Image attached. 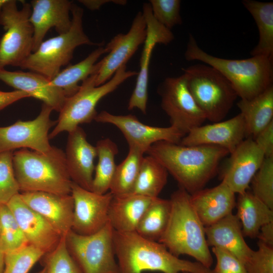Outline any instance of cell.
Returning <instances> with one entry per match:
<instances>
[{
    "label": "cell",
    "instance_id": "obj_32",
    "mask_svg": "<svg viewBox=\"0 0 273 273\" xmlns=\"http://www.w3.org/2000/svg\"><path fill=\"white\" fill-rule=\"evenodd\" d=\"M96 148L98 161L95 168L92 191L104 194L109 192L117 166L115 157L118 149L117 145L109 138L98 141Z\"/></svg>",
    "mask_w": 273,
    "mask_h": 273
},
{
    "label": "cell",
    "instance_id": "obj_49",
    "mask_svg": "<svg viewBox=\"0 0 273 273\" xmlns=\"http://www.w3.org/2000/svg\"><path fill=\"white\" fill-rule=\"evenodd\" d=\"M37 273H47V271L46 268L43 267L41 270L37 272Z\"/></svg>",
    "mask_w": 273,
    "mask_h": 273
},
{
    "label": "cell",
    "instance_id": "obj_51",
    "mask_svg": "<svg viewBox=\"0 0 273 273\" xmlns=\"http://www.w3.org/2000/svg\"><path fill=\"white\" fill-rule=\"evenodd\" d=\"M183 273H189V272H183Z\"/></svg>",
    "mask_w": 273,
    "mask_h": 273
},
{
    "label": "cell",
    "instance_id": "obj_45",
    "mask_svg": "<svg viewBox=\"0 0 273 273\" xmlns=\"http://www.w3.org/2000/svg\"><path fill=\"white\" fill-rule=\"evenodd\" d=\"M257 238L259 242L273 247V221L263 225L260 228Z\"/></svg>",
    "mask_w": 273,
    "mask_h": 273
},
{
    "label": "cell",
    "instance_id": "obj_17",
    "mask_svg": "<svg viewBox=\"0 0 273 273\" xmlns=\"http://www.w3.org/2000/svg\"><path fill=\"white\" fill-rule=\"evenodd\" d=\"M230 154L222 172V180L239 194L247 191L265 156L252 138L244 139Z\"/></svg>",
    "mask_w": 273,
    "mask_h": 273
},
{
    "label": "cell",
    "instance_id": "obj_12",
    "mask_svg": "<svg viewBox=\"0 0 273 273\" xmlns=\"http://www.w3.org/2000/svg\"><path fill=\"white\" fill-rule=\"evenodd\" d=\"M53 110L42 103L35 119L18 120L11 125L0 127V153L23 148L42 153L49 151L52 146L49 142V131L57 123L50 118Z\"/></svg>",
    "mask_w": 273,
    "mask_h": 273
},
{
    "label": "cell",
    "instance_id": "obj_37",
    "mask_svg": "<svg viewBox=\"0 0 273 273\" xmlns=\"http://www.w3.org/2000/svg\"><path fill=\"white\" fill-rule=\"evenodd\" d=\"M47 273H82L66 247L65 236L57 246L41 259Z\"/></svg>",
    "mask_w": 273,
    "mask_h": 273
},
{
    "label": "cell",
    "instance_id": "obj_41",
    "mask_svg": "<svg viewBox=\"0 0 273 273\" xmlns=\"http://www.w3.org/2000/svg\"><path fill=\"white\" fill-rule=\"evenodd\" d=\"M245 264L247 273H273V247L260 242Z\"/></svg>",
    "mask_w": 273,
    "mask_h": 273
},
{
    "label": "cell",
    "instance_id": "obj_4",
    "mask_svg": "<svg viewBox=\"0 0 273 273\" xmlns=\"http://www.w3.org/2000/svg\"><path fill=\"white\" fill-rule=\"evenodd\" d=\"M13 166L20 192L71 194L72 181L65 153L52 146L42 153L23 148L13 152Z\"/></svg>",
    "mask_w": 273,
    "mask_h": 273
},
{
    "label": "cell",
    "instance_id": "obj_27",
    "mask_svg": "<svg viewBox=\"0 0 273 273\" xmlns=\"http://www.w3.org/2000/svg\"><path fill=\"white\" fill-rule=\"evenodd\" d=\"M236 214L241 224L244 237L257 238L260 228L273 221V209L253 194L246 191L238 194Z\"/></svg>",
    "mask_w": 273,
    "mask_h": 273
},
{
    "label": "cell",
    "instance_id": "obj_24",
    "mask_svg": "<svg viewBox=\"0 0 273 273\" xmlns=\"http://www.w3.org/2000/svg\"><path fill=\"white\" fill-rule=\"evenodd\" d=\"M235 193L223 180L215 187L190 194L192 205L204 226L211 225L233 213Z\"/></svg>",
    "mask_w": 273,
    "mask_h": 273
},
{
    "label": "cell",
    "instance_id": "obj_39",
    "mask_svg": "<svg viewBox=\"0 0 273 273\" xmlns=\"http://www.w3.org/2000/svg\"><path fill=\"white\" fill-rule=\"evenodd\" d=\"M13 151L0 153V204H7L20 193L13 166Z\"/></svg>",
    "mask_w": 273,
    "mask_h": 273
},
{
    "label": "cell",
    "instance_id": "obj_33",
    "mask_svg": "<svg viewBox=\"0 0 273 273\" xmlns=\"http://www.w3.org/2000/svg\"><path fill=\"white\" fill-rule=\"evenodd\" d=\"M170 211L169 199L154 198L142 216L135 232L146 238L158 241L166 230Z\"/></svg>",
    "mask_w": 273,
    "mask_h": 273
},
{
    "label": "cell",
    "instance_id": "obj_18",
    "mask_svg": "<svg viewBox=\"0 0 273 273\" xmlns=\"http://www.w3.org/2000/svg\"><path fill=\"white\" fill-rule=\"evenodd\" d=\"M244 119L239 113L226 120L200 125L192 129L181 140L184 146L213 145L224 148L230 154L246 138Z\"/></svg>",
    "mask_w": 273,
    "mask_h": 273
},
{
    "label": "cell",
    "instance_id": "obj_2",
    "mask_svg": "<svg viewBox=\"0 0 273 273\" xmlns=\"http://www.w3.org/2000/svg\"><path fill=\"white\" fill-rule=\"evenodd\" d=\"M113 242L119 273H213L199 262L180 258L161 243L146 238L136 232L114 230Z\"/></svg>",
    "mask_w": 273,
    "mask_h": 273
},
{
    "label": "cell",
    "instance_id": "obj_38",
    "mask_svg": "<svg viewBox=\"0 0 273 273\" xmlns=\"http://www.w3.org/2000/svg\"><path fill=\"white\" fill-rule=\"evenodd\" d=\"M251 183L253 194L273 209V157L264 158Z\"/></svg>",
    "mask_w": 273,
    "mask_h": 273
},
{
    "label": "cell",
    "instance_id": "obj_13",
    "mask_svg": "<svg viewBox=\"0 0 273 273\" xmlns=\"http://www.w3.org/2000/svg\"><path fill=\"white\" fill-rule=\"evenodd\" d=\"M147 33L145 18L142 12H139L129 31L116 35L105 46L108 55L96 64V86L107 82L117 70L126 65L139 46L144 43Z\"/></svg>",
    "mask_w": 273,
    "mask_h": 273
},
{
    "label": "cell",
    "instance_id": "obj_26",
    "mask_svg": "<svg viewBox=\"0 0 273 273\" xmlns=\"http://www.w3.org/2000/svg\"><path fill=\"white\" fill-rule=\"evenodd\" d=\"M153 199L133 194L113 196L108 211V221L113 230L119 232H135Z\"/></svg>",
    "mask_w": 273,
    "mask_h": 273
},
{
    "label": "cell",
    "instance_id": "obj_15",
    "mask_svg": "<svg viewBox=\"0 0 273 273\" xmlns=\"http://www.w3.org/2000/svg\"><path fill=\"white\" fill-rule=\"evenodd\" d=\"M71 195L74 204L72 231L79 235H89L107 223L113 196L110 192L99 194L72 182Z\"/></svg>",
    "mask_w": 273,
    "mask_h": 273
},
{
    "label": "cell",
    "instance_id": "obj_1",
    "mask_svg": "<svg viewBox=\"0 0 273 273\" xmlns=\"http://www.w3.org/2000/svg\"><path fill=\"white\" fill-rule=\"evenodd\" d=\"M158 160L190 194L203 189L229 152L213 145L184 146L160 141L146 153Z\"/></svg>",
    "mask_w": 273,
    "mask_h": 273
},
{
    "label": "cell",
    "instance_id": "obj_44",
    "mask_svg": "<svg viewBox=\"0 0 273 273\" xmlns=\"http://www.w3.org/2000/svg\"><path fill=\"white\" fill-rule=\"evenodd\" d=\"M28 97H31L30 95L23 91L4 92L0 90V111L18 100Z\"/></svg>",
    "mask_w": 273,
    "mask_h": 273
},
{
    "label": "cell",
    "instance_id": "obj_6",
    "mask_svg": "<svg viewBox=\"0 0 273 273\" xmlns=\"http://www.w3.org/2000/svg\"><path fill=\"white\" fill-rule=\"evenodd\" d=\"M71 26L67 32L43 41L19 67L52 79L73 58L75 49L81 45L103 46L92 41L83 30V9L73 3Z\"/></svg>",
    "mask_w": 273,
    "mask_h": 273
},
{
    "label": "cell",
    "instance_id": "obj_36",
    "mask_svg": "<svg viewBox=\"0 0 273 273\" xmlns=\"http://www.w3.org/2000/svg\"><path fill=\"white\" fill-rule=\"evenodd\" d=\"M45 253L39 249L27 244L5 254L4 273H28Z\"/></svg>",
    "mask_w": 273,
    "mask_h": 273
},
{
    "label": "cell",
    "instance_id": "obj_30",
    "mask_svg": "<svg viewBox=\"0 0 273 273\" xmlns=\"http://www.w3.org/2000/svg\"><path fill=\"white\" fill-rule=\"evenodd\" d=\"M108 52L105 46L98 47L81 61L61 70L51 80V83L61 89L66 98L73 96L79 89L78 83L85 79L94 72L98 59Z\"/></svg>",
    "mask_w": 273,
    "mask_h": 273
},
{
    "label": "cell",
    "instance_id": "obj_46",
    "mask_svg": "<svg viewBox=\"0 0 273 273\" xmlns=\"http://www.w3.org/2000/svg\"><path fill=\"white\" fill-rule=\"evenodd\" d=\"M79 2L90 10H99L103 5L109 3H114L117 4L124 5L126 4V1H106V0H80Z\"/></svg>",
    "mask_w": 273,
    "mask_h": 273
},
{
    "label": "cell",
    "instance_id": "obj_43",
    "mask_svg": "<svg viewBox=\"0 0 273 273\" xmlns=\"http://www.w3.org/2000/svg\"><path fill=\"white\" fill-rule=\"evenodd\" d=\"M263 153L265 158L273 157V120L253 139Z\"/></svg>",
    "mask_w": 273,
    "mask_h": 273
},
{
    "label": "cell",
    "instance_id": "obj_35",
    "mask_svg": "<svg viewBox=\"0 0 273 273\" xmlns=\"http://www.w3.org/2000/svg\"><path fill=\"white\" fill-rule=\"evenodd\" d=\"M0 249L4 254L28 244L7 204H0Z\"/></svg>",
    "mask_w": 273,
    "mask_h": 273
},
{
    "label": "cell",
    "instance_id": "obj_47",
    "mask_svg": "<svg viewBox=\"0 0 273 273\" xmlns=\"http://www.w3.org/2000/svg\"><path fill=\"white\" fill-rule=\"evenodd\" d=\"M5 269V254L0 249V273H4Z\"/></svg>",
    "mask_w": 273,
    "mask_h": 273
},
{
    "label": "cell",
    "instance_id": "obj_40",
    "mask_svg": "<svg viewBox=\"0 0 273 273\" xmlns=\"http://www.w3.org/2000/svg\"><path fill=\"white\" fill-rule=\"evenodd\" d=\"M180 3L179 0L149 1L154 18L169 30L182 23L180 15Z\"/></svg>",
    "mask_w": 273,
    "mask_h": 273
},
{
    "label": "cell",
    "instance_id": "obj_21",
    "mask_svg": "<svg viewBox=\"0 0 273 273\" xmlns=\"http://www.w3.org/2000/svg\"><path fill=\"white\" fill-rule=\"evenodd\" d=\"M64 153L71 181L92 191L97 152L96 146L87 141L84 130L79 126L68 132Z\"/></svg>",
    "mask_w": 273,
    "mask_h": 273
},
{
    "label": "cell",
    "instance_id": "obj_3",
    "mask_svg": "<svg viewBox=\"0 0 273 273\" xmlns=\"http://www.w3.org/2000/svg\"><path fill=\"white\" fill-rule=\"evenodd\" d=\"M171 211L166 230L158 240L172 254L191 256L210 268L213 257L207 243L205 226L191 201L190 194L179 188L171 195Z\"/></svg>",
    "mask_w": 273,
    "mask_h": 273
},
{
    "label": "cell",
    "instance_id": "obj_48",
    "mask_svg": "<svg viewBox=\"0 0 273 273\" xmlns=\"http://www.w3.org/2000/svg\"><path fill=\"white\" fill-rule=\"evenodd\" d=\"M7 1V0H0V14L2 12L3 7Z\"/></svg>",
    "mask_w": 273,
    "mask_h": 273
},
{
    "label": "cell",
    "instance_id": "obj_9",
    "mask_svg": "<svg viewBox=\"0 0 273 273\" xmlns=\"http://www.w3.org/2000/svg\"><path fill=\"white\" fill-rule=\"evenodd\" d=\"M21 2L22 8L18 10L16 1L7 0L0 14V24L5 30L0 38V69L9 65L19 67L32 53L31 6L30 3Z\"/></svg>",
    "mask_w": 273,
    "mask_h": 273
},
{
    "label": "cell",
    "instance_id": "obj_19",
    "mask_svg": "<svg viewBox=\"0 0 273 273\" xmlns=\"http://www.w3.org/2000/svg\"><path fill=\"white\" fill-rule=\"evenodd\" d=\"M23 202L40 215L62 237L72 230L73 199L71 194L44 192L20 193Z\"/></svg>",
    "mask_w": 273,
    "mask_h": 273
},
{
    "label": "cell",
    "instance_id": "obj_7",
    "mask_svg": "<svg viewBox=\"0 0 273 273\" xmlns=\"http://www.w3.org/2000/svg\"><path fill=\"white\" fill-rule=\"evenodd\" d=\"M137 74L135 71L127 70L126 65H124L107 82L96 86L95 65L94 72L81 82L78 90L73 96L66 98L59 112L57 123L49 134V139L63 131L69 132L81 124L89 123L95 120L98 102L126 80Z\"/></svg>",
    "mask_w": 273,
    "mask_h": 273
},
{
    "label": "cell",
    "instance_id": "obj_42",
    "mask_svg": "<svg viewBox=\"0 0 273 273\" xmlns=\"http://www.w3.org/2000/svg\"><path fill=\"white\" fill-rule=\"evenodd\" d=\"M216 264L213 273H247L245 265L229 252L218 247H211Z\"/></svg>",
    "mask_w": 273,
    "mask_h": 273
},
{
    "label": "cell",
    "instance_id": "obj_16",
    "mask_svg": "<svg viewBox=\"0 0 273 273\" xmlns=\"http://www.w3.org/2000/svg\"><path fill=\"white\" fill-rule=\"evenodd\" d=\"M142 13L147 25V36L140 58V71L135 87L129 98L128 109H139L146 113L149 65L153 50L157 43L167 44L174 39L170 30L159 23L153 17L149 3H144Z\"/></svg>",
    "mask_w": 273,
    "mask_h": 273
},
{
    "label": "cell",
    "instance_id": "obj_50",
    "mask_svg": "<svg viewBox=\"0 0 273 273\" xmlns=\"http://www.w3.org/2000/svg\"><path fill=\"white\" fill-rule=\"evenodd\" d=\"M0 233H1V222H0Z\"/></svg>",
    "mask_w": 273,
    "mask_h": 273
},
{
    "label": "cell",
    "instance_id": "obj_14",
    "mask_svg": "<svg viewBox=\"0 0 273 273\" xmlns=\"http://www.w3.org/2000/svg\"><path fill=\"white\" fill-rule=\"evenodd\" d=\"M95 120L115 126L122 133L129 148L145 154L154 144L160 141L179 143L185 134L174 127H156L144 124L133 115H115L106 111L97 114Z\"/></svg>",
    "mask_w": 273,
    "mask_h": 273
},
{
    "label": "cell",
    "instance_id": "obj_31",
    "mask_svg": "<svg viewBox=\"0 0 273 273\" xmlns=\"http://www.w3.org/2000/svg\"><path fill=\"white\" fill-rule=\"evenodd\" d=\"M168 172L155 158L144 156L136 181L130 194L150 198L158 197L167 181Z\"/></svg>",
    "mask_w": 273,
    "mask_h": 273
},
{
    "label": "cell",
    "instance_id": "obj_29",
    "mask_svg": "<svg viewBox=\"0 0 273 273\" xmlns=\"http://www.w3.org/2000/svg\"><path fill=\"white\" fill-rule=\"evenodd\" d=\"M242 4L253 17L259 33V40L251 56L273 59V3L244 0Z\"/></svg>",
    "mask_w": 273,
    "mask_h": 273
},
{
    "label": "cell",
    "instance_id": "obj_5",
    "mask_svg": "<svg viewBox=\"0 0 273 273\" xmlns=\"http://www.w3.org/2000/svg\"><path fill=\"white\" fill-rule=\"evenodd\" d=\"M185 57L188 61H199L210 66L232 84L238 97L250 100L272 85L273 59L261 56L245 59H228L205 52L190 34Z\"/></svg>",
    "mask_w": 273,
    "mask_h": 273
},
{
    "label": "cell",
    "instance_id": "obj_20",
    "mask_svg": "<svg viewBox=\"0 0 273 273\" xmlns=\"http://www.w3.org/2000/svg\"><path fill=\"white\" fill-rule=\"evenodd\" d=\"M7 205L28 244L39 249L45 254L55 249L62 237L46 219L23 202L20 193L14 196Z\"/></svg>",
    "mask_w": 273,
    "mask_h": 273
},
{
    "label": "cell",
    "instance_id": "obj_25",
    "mask_svg": "<svg viewBox=\"0 0 273 273\" xmlns=\"http://www.w3.org/2000/svg\"><path fill=\"white\" fill-rule=\"evenodd\" d=\"M205 233L209 247H218L229 252L244 265L253 252L245 240L239 220L233 213L205 226Z\"/></svg>",
    "mask_w": 273,
    "mask_h": 273
},
{
    "label": "cell",
    "instance_id": "obj_23",
    "mask_svg": "<svg viewBox=\"0 0 273 273\" xmlns=\"http://www.w3.org/2000/svg\"><path fill=\"white\" fill-rule=\"evenodd\" d=\"M0 80L6 84L29 94L53 110L60 112L66 99L63 92L44 76L32 71H10L0 69Z\"/></svg>",
    "mask_w": 273,
    "mask_h": 273
},
{
    "label": "cell",
    "instance_id": "obj_28",
    "mask_svg": "<svg viewBox=\"0 0 273 273\" xmlns=\"http://www.w3.org/2000/svg\"><path fill=\"white\" fill-rule=\"evenodd\" d=\"M245 125L246 136L253 139L273 120V85L250 100L237 103Z\"/></svg>",
    "mask_w": 273,
    "mask_h": 273
},
{
    "label": "cell",
    "instance_id": "obj_8",
    "mask_svg": "<svg viewBox=\"0 0 273 273\" xmlns=\"http://www.w3.org/2000/svg\"><path fill=\"white\" fill-rule=\"evenodd\" d=\"M183 70L188 88L206 120H223L238 97L230 82L206 64L193 65Z\"/></svg>",
    "mask_w": 273,
    "mask_h": 273
},
{
    "label": "cell",
    "instance_id": "obj_34",
    "mask_svg": "<svg viewBox=\"0 0 273 273\" xmlns=\"http://www.w3.org/2000/svg\"><path fill=\"white\" fill-rule=\"evenodd\" d=\"M144 153L129 148L125 158L116 166L109 192L113 196L130 194L138 177Z\"/></svg>",
    "mask_w": 273,
    "mask_h": 273
},
{
    "label": "cell",
    "instance_id": "obj_22",
    "mask_svg": "<svg viewBox=\"0 0 273 273\" xmlns=\"http://www.w3.org/2000/svg\"><path fill=\"white\" fill-rule=\"evenodd\" d=\"M30 21L33 28L32 52H35L48 31L54 28L58 34L69 31L73 2L68 0H33L30 2Z\"/></svg>",
    "mask_w": 273,
    "mask_h": 273
},
{
    "label": "cell",
    "instance_id": "obj_11",
    "mask_svg": "<svg viewBox=\"0 0 273 273\" xmlns=\"http://www.w3.org/2000/svg\"><path fill=\"white\" fill-rule=\"evenodd\" d=\"M158 92L162 109L169 117L170 126L185 135L206 120L190 93L184 74L167 77L161 83Z\"/></svg>",
    "mask_w": 273,
    "mask_h": 273
},
{
    "label": "cell",
    "instance_id": "obj_10",
    "mask_svg": "<svg viewBox=\"0 0 273 273\" xmlns=\"http://www.w3.org/2000/svg\"><path fill=\"white\" fill-rule=\"evenodd\" d=\"M113 234L108 221L93 234L81 235L71 230L65 236L67 250L82 273H119Z\"/></svg>",
    "mask_w": 273,
    "mask_h": 273
}]
</instances>
